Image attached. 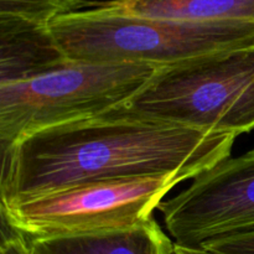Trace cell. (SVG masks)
<instances>
[{
  "label": "cell",
  "instance_id": "obj_1",
  "mask_svg": "<svg viewBox=\"0 0 254 254\" xmlns=\"http://www.w3.org/2000/svg\"><path fill=\"white\" fill-rule=\"evenodd\" d=\"M237 138L150 121L118 107L35 131L2 150L0 207L97 181L168 174L193 180L230 158Z\"/></svg>",
  "mask_w": 254,
  "mask_h": 254
},
{
  "label": "cell",
  "instance_id": "obj_2",
  "mask_svg": "<svg viewBox=\"0 0 254 254\" xmlns=\"http://www.w3.org/2000/svg\"><path fill=\"white\" fill-rule=\"evenodd\" d=\"M72 61L166 66L254 45L251 22H190L122 11L106 1L50 25Z\"/></svg>",
  "mask_w": 254,
  "mask_h": 254
},
{
  "label": "cell",
  "instance_id": "obj_3",
  "mask_svg": "<svg viewBox=\"0 0 254 254\" xmlns=\"http://www.w3.org/2000/svg\"><path fill=\"white\" fill-rule=\"evenodd\" d=\"M122 111L236 135L254 129V45L160 66Z\"/></svg>",
  "mask_w": 254,
  "mask_h": 254
},
{
  "label": "cell",
  "instance_id": "obj_4",
  "mask_svg": "<svg viewBox=\"0 0 254 254\" xmlns=\"http://www.w3.org/2000/svg\"><path fill=\"white\" fill-rule=\"evenodd\" d=\"M148 64L69 61L36 78L0 86V148L25 135L126 104L155 73Z\"/></svg>",
  "mask_w": 254,
  "mask_h": 254
},
{
  "label": "cell",
  "instance_id": "obj_5",
  "mask_svg": "<svg viewBox=\"0 0 254 254\" xmlns=\"http://www.w3.org/2000/svg\"><path fill=\"white\" fill-rule=\"evenodd\" d=\"M183 181L180 175L168 174L71 186L0 207L1 225L26 242L127 230L153 218L166 193Z\"/></svg>",
  "mask_w": 254,
  "mask_h": 254
},
{
  "label": "cell",
  "instance_id": "obj_6",
  "mask_svg": "<svg viewBox=\"0 0 254 254\" xmlns=\"http://www.w3.org/2000/svg\"><path fill=\"white\" fill-rule=\"evenodd\" d=\"M158 210L175 245L201 247L254 225V149L227 158L192 180Z\"/></svg>",
  "mask_w": 254,
  "mask_h": 254
},
{
  "label": "cell",
  "instance_id": "obj_7",
  "mask_svg": "<svg viewBox=\"0 0 254 254\" xmlns=\"http://www.w3.org/2000/svg\"><path fill=\"white\" fill-rule=\"evenodd\" d=\"M69 61L50 26L0 20V86L36 78Z\"/></svg>",
  "mask_w": 254,
  "mask_h": 254
},
{
  "label": "cell",
  "instance_id": "obj_8",
  "mask_svg": "<svg viewBox=\"0 0 254 254\" xmlns=\"http://www.w3.org/2000/svg\"><path fill=\"white\" fill-rule=\"evenodd\" d=\"M30 254H175V242L154 218L135 227L26 242Z\"/></svg>",
  "mask_w": 254,
  "mask_h": 254
},
{
  "label": "cell",
  "instance_id": "obj_9",
  "mask_svg": "<svg viewBox=\"0 0 254 254\" xmlns=\"http://www.w3.org/2000/svg\"><path fill=\"white\" fill-rule=\"evenodd\" d=\"M133 15L190 22H251L254 0H109Z\"/></svg>",
  "mask_w": 254,
  "mask_h": 254
},
{
  "label": "cell",
  "instance_id": "obj_10",
  "mask_svg": "<svg viewBox=\"0 0 254 254\" xmlns=\"http://www.w3.org/2000/svg\"><path fill=\"white\" fill-rule=\"evenodd\" d=\"M91 6V0H0V20L50 26L59 17Z\"/></svg>",
  "mask_w": 254,
  "mask_h": 254
},
{
  "label": "cell",
  "instance_id": "obj_11",
  "mask_svg": "<svg viewBox=\"0 0 254 254\" xmlns=\"http://www.w3.org/2000/svg\"><path fill=\"white\" fill-rule=\"evenodd\" d=\"M201 247L216 254H254V225L213 238Z\"/></svg>",
  "mask_w": 254,
  "mask_h": 254
},
{
  "label": "cell",
  "instance_id": "obj_12",
  "mask_svg": "<svg viewBox=\"0 0 254 254\" xmlns=\"http://www.w3.org/2000/svg\"><path fill=\"white\" fill-rule=\"evenodd\" d=\"M0 254H30V250L24 237L15 231L1 226Z\"/></svg>",
  "mask_w": 254,
  "mask_h": 254
},
{
  "label": "cell",
  "instance_id": "obj_13",
  "mask_svg": "<svg viewBox=\"0 0 254 254\" xmlns=\"http://www.w3.org/2000/svg\"><path fill=\"white\" fill-rule=\"evenodd\" d=\"M175 254H216L202 247H185L175 245Z\"/></svg>",
  "mask_w": 254,
  "mask_h": 254
}]
</instances>
